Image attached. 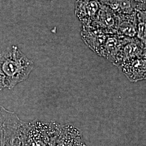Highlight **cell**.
I'll return each instance as SVG.
<instances>
[{"label": "cell", "mask_w": 146, "mask_h": 146, "mask_svg": "<svg viewBox=\"0 0 146 146\" xmlns=\"http://www.w3.org/2000/svg\"><path fill=\"white\" fill-rule=\"evenodd\" d=\"M34 68V63L17 46L7 47L0 52V73L6 88H13L25 81Z\"/></svg>", "instance_id": "1"}, {"label": "cell", "mask_w": 146, "mask_h": 146, "mask_svg": "<svg viewBox=\"0 0 146 146\" xmlns=\"http://www.w3.org/2000/svg\"><path fill=\"white\" fill-rule=\"evenodd\" d=\"M126 38L117 34L108 35L97 54L119 67L122 63V47Z\"/></svg>", "instance_id": "2"}, {"label": "cell", "mask_w": 146, "mask_h": 146, "mask_svg": "<svg viewBox=\"0 0 146 146\" xmlns=\"http://www.w3.org/2000/svg\"><path fill=\"white\" fill-rule=\"evenodd\" d=\"M117 14L108 7L101 5L93 20L87 26L98 28L107 35L116 34Z\"/></svg>", "instance_id": "3"}, {"label": "cell", "mask_w": 146, "mask_h": 146, "mask_svg": "<svg viewBox=\"0 0 146 146\" xmlns=\"http://www.w3.org/2000/svg\"><path fill=\"white\" fill-rule=\"evenodd\" d=\"M119 68L122 69L131 82L146 79V57L135 58L122 63Z\"/></svg>", "instance_id": "4"}, {"label": "cell", "mask_w": 146, "mask_h": 146, "mask_svg": "<svg viewBox=\"0 0 146 146\" xmlns=\"http://www.w3.org/2000/svg\"><path fill=\"white\" fill-rule=\"evenodd\" d=\"M101 5L100 0H76L75 14L82 25H88L99 11Z\"/></svg>", "instance_id": "5"}, {"label": "cell", "mask_w": 146, "mask_h": 146, "mask_svg": "<svg viewBox=\"0 0 146 146\" xmlns=\"http://www.w3.org/2000/svg\"><path fill=\"white\" fill-rule=\"evenodd\" d=\"M104 31L93 27L82 25L81 36L86 45L93 52L98 54L107 37Z\"/></svg>", "instance_id": "6"}, {"label": "cell", "mask_w": 146, "mask_h": 146, "mask_svg": "<svg viewBox=\"0 0 146 146\" xmlns=\"http://www.w3.org/2000/svg\"><path fill=\"white\" fill-rule=\"evenodd\" d=\"M136 23V11L131 14H117L116 34L128 38H135Z\"/></svg>", "instance_id": "7"}, {"label": "cell", "mask_w": 146, "mask_h": 146, "mask_svg": "<svg viewBox=\"0 0 146 146\" xmlns=\"http://www.w3.org/2000/svg\"><path fill=\"white\" fill-rule=\"evenodd\" d=\"M100 2L117 14H131L136 11L134 0H100Z\"/></svg>", "instance_id": "8"}, {"label": "cell", "mask_w": 146, "mask_h": 146, "mask_svg": "<svg viewBox=\"0 0 146 146\" xmlns=\"http://www.w3.org/2000/svg\"><path fill=\"white\" fill-rule=\"evenodd\" d=\"M146 11H136V36L142 43L146 44Z\"/></svg>", "instance_id": "9"}, {"label": "cell", "mask_w": 146, "mask_h": 146, "mask_svg": "<svg viewBox=\"0 0 146 146\" xmlns=\"http://www.w3.org/2000/svg\"><path fill=\"white\" fill-rule=\"evenodd\" d=\"M136 5V11H146V0H134Z\"/></svg>", "instance_id": "10"}, {"label": "cell", "mask_w": 146, "mask_h": 146, "mask_svg": "<svg viewBox=\"0 0 146 146\" xmlns=\"http://www.w3.org/2000/svg\"><path fill=\"white\" fill-rule=\"evenodd\" d=\"M6 88L5 84V80L2 75L0 73V91L3 90L4 89Z\"/></svg>", "instance_id": "11"}]
</instances>
